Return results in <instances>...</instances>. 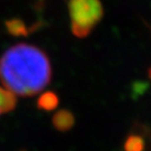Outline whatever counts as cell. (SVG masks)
Returning a JSON list of instances; mask_svg holds the SVG:
<instances>
[{
	"mask_svg": "<svg viewBox=\"0 0 151 151\" xmlns=\"http://www.w3.org/2000/svg\"><path fill=\"white\" fill-rule=\"evenodd\" d=\"M50 77L49 58L34 45H15L0 58V81L14 95H35L48 85Z\"/></svg>",
	"mask_w": 151,
	"mask_h": 151,
	"instance_id": "1",
	"label": "cell"
},
{
	"mask_svg": "<svg viewBox=\"0 0 151 151\" xmlns=\"http://www.w3.org/2000/svg\"><path fill=\"white\" fill-rule=\"evenodd\" d=\"M68 14L73 34L84 38L102 20L103 5L101 0H68Z\"/></svg>",
	"mask_w": 151,
	"mask_h": 151,
	"instance_id": "2",
	"label": "cell"
},
{
	"mask_svg": "<svg viewBox=\"0 0 151 151\" xmlns=\"http://www.w3.org/2000/svg\"><path fill=\"white\" fill-rule=\"evenodd\" d=\"M75 123V118L72 112L67 110H60L54 115L53 124L57 130L60 131H67L70 130Z\"/></svg>",
	"mask_w": 151,
	"mask_h": 151,
	"instance_id": "3",
	"label": "cell"
},
{
	"mask_svg": "<svg viewBox=\"0 0 151 151\" xmlns=\"http://www.w3.org/2000/svg\"><path fill=\"white\" fill-rule=\"evenodd\" d=\"M123 149L124 151H146V139L139 132L130 133L124 140Z\"/></svg>",
	"mask_w": 151,
	"mask_h": 151,
	"instance_id": "4",
	"label": "cell"
},
{
	"mask_svg": "<svg viewBox=\"0 0 151 151\" xmlns=\"http://www.w3.org/2000/svg\"><path fill=\"white\" fill-rule=\"evenodd\" d=\"M16 95L0 86V115L10 112L16 106Z\"/></svg>",
	"mask_w": 151,
	"mask_h": 151,
	"instance_id": "5",
	"label": "cell"
},
{
	"mask_svg": "<svg viewBox=\"0 0 151 151\" xmlns=\"http://www.w3.org/2000/svg\"><path fill=\"white\" fill-rule=\"evenodd\" d=\"M57 104H58V99L52 92L45 93L38 100L39 108L44 109V110H53V109H55L57 106Z\"/></svg>",
	"mask_w": 151,
	"mask_h": 151,
	"instance_id": "6",
	"label": "cell"
},
{
	"mask_svg": "<svg viewBox=\"0 0 151 151\" xmlns=\"http://www.w3.org/2000/svg\"><path fill=\"white\" fill-rule=\"evenodd\" d=\"M149 76H150V78H151V68L149 70Z\"/></svg>",
	"mask_w": 151,
	"mask_h": 151,
	"instance_id": "7",
	"label": "cell"
}]
</instances>
